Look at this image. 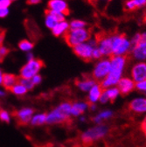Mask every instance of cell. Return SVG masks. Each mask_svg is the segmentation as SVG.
I'll return each instance as SVG.
<instances>
[{
	"instance_id": "cell-1",
	"label": "cell",
	"mask_w": 146,
	"mask_h": 147,
	"mask_svg": "<svg viewBox=\"0 0 146 147\" xmlns=\"http://www.w3.org/2000/svg\"><path fill=\"white\" fill-rule=\"evenodd\" d=\"M109 61H110V71H109L107 77L100 83L103 89L117 85L119 80L123 76L124 69L127 65L126 56H116V55H113V56L109 58Z\"/></svg>"
},
{
	"instance_id": "cell-2",
	"label": "cell",
	"mask_w": 146,
	"mask_h": 147,
	"mask_svg": "<svg viewBox=\"0 0 146 147\" xmlns=\"http://www.w3.org/2000/svg\"><path fill=\"white\" fill-rule=\"evenodd\" d=\"M72 102H63L46 113L47 124H59L68 121L71 117Z\"/></svg>"
},
{
	"instance_id": "cell-3",
	"label": "cell",
	"mask_w": 146,
	"mask_h": 147,
	"mask_svg": "<svg viewBox=\"0 0 146 147\" xmlns=\"http://www.w3.org/2000/svg\"><path fill=\"white\" fill-rule=\"evenodd\" d=\"M108 131L109 128L107 125L103 123L96 124L94 127L87 129L81 134V141L86 144H90L104 138L108 134Z\"/></svg>"
},
{
	"instance_id": "cell-4",
	"label": "cell",
	"mask_w": 146,
	"mask_h": 147,
	"mask_svg": "<svg viewBox=\"0 0 146 147\" xmlns=\"http://www.w3.org/2000/svg\"><path fill=\"white\" fill-rule=\"evenodd\" d=\"M112 36V56H127L132 48L131 40L123 34H113Z\"/></svg>"
},
{
	"instance_id": "cell-5",
	"label": "cell",
	"mask_w": 146,
	"mask_h": 147,
	"mask_svg": "<svg viewBox=\"0 0 146 147\" xmlns=\"http://www.w3.org/2000/svg\"><path fill=\"white\" fill-rule=\"evenodd\" d=\"M90 38H91L90 31L87 28L69 30L64 35L65 41L71 47H74L83 42H87Z\"/></svg>"
},
{
	"instance_id": "cell-6",
	"label": "cell",
	"mask_w": 146,
	"mask_h": 147,
	"mask_svg": "<svg viewBox=\"0 0 146 147\" xmlns=\"http://www.w3.org/2000/svg\"><path fill=\"white\" fill-rule=\"evenodd\" d=\"M97 47L96 39H89L87 42L81 43L73 47V51L76 56L85 61H93V52Z\"/></svg>"
},
{
	"instance_id": "cell-7",
	"label": "cell",
	"mask_w": 146,
	"mask_h": 147,
	"mask_svg": "<svg viewBox=\"0 0 146 147\" xmlns=\"http://www.w3.org/2000/svg\"><path fill=\"white\" fill-rule=\"evenodd\" d=\"M44 67V62L39 59H32L27 61L20 69V77L23 79H32L34 76L39 75Z\"/></svg>"
},
{
	"instance_id": "cell-8",
	"label": "cell",
	"mask_w": 146,
	"mask_h": 147,
	"mask_svg": "<svg viewBox=\"0 0 146 147\" xmlns=\"http://www.w3.org/2000/svg\"><path fill=\"white\" fill-rule=\"evenodd\" d=\"M110 71V61L108 58L99 60L93 69L92 78L96 82H102L104 80Z\"/></svg>"
},
{
	"instance_id": "cell-9",
	"label": "cell",
	"mask_w": 146,
	"mask_h": 147,
	"mask_svg": "<svg viewBox=\"0 0 146 147\" xmlns=\"http://www.w3.org/2000/svg\"><path fill=\"white\" fill-rule=\"evenodd\" d=\"M96 40H97V47L102 56L111 57L112 56V36L102 35L96 38Z\"/></svg>"
},
{
	"instance_id": "cell-10",
	"label": "cell",
	"mask_w": 146,
	"mask_h": 147,
	"mask_svg": "<svg viewBox=\"0 0 146 147\" xmlns=\"http://www.w3.org/2000/svg\"><path fill=\"white\" fill-rule=\"evenodd\" d=\"M131 78L135 83L146 80V61H137L131 67Z\"/></svg>"
},
{
	"instance_id": "cell-11",
	"label": "cell",
	"mask_w": 146,
	"mask_h": 147,
	"mask_svg": "<svg viewBox=\"0 0 146 147\" xmlns=\"http://www.w3.org/2000/svg\"><path fill=\"white\" fill-rule=\"evenodd\" d=\"M34 109L30 107H24L20 109L17 110L14 116L20 124L22 125H27L30 123V121L34 115Z\"/></svg>"
},
{
	"instance_id": "cell-12",
	"label": "cell",
	"mask_w": 146,
	"mask_h": 147,
	"mask_svg": "<svg viewBox=\"0 0 146 147\" xmlns=\"http://www.w3.org/2000/svg\"><path fill=\"white\" fill-rule=\"evenodd\" d=\"M120 91L117 88L116 86L110 87L108 88H104L102 90V93L101 95V97L99 99V102L102 104H106L109 102H114L117 99V97L120 96Z\"/></svg>"
},
{
	"instance_id": "cell-13",
	"label": "cell",
	"mask_w": 146,
	"mask_h": 147,
	"mask_svg": "<svg viewBox=\"0 0 146 147\" xmlns=\"http://www.w3.org/2000/svg\"><path fill=\"white\" fill-rule=\"evenodd\" d=\"M116 87L119 89L121 95L127 96V95L131 94V92L135 89L136 83L134 82V81L131 77H124V76H122L119 80Z\"/></svg>"
},
{
	"instance_id": "cell-14",
	"label": "cell",
	"mask_w": 146,
	"mask_h": 147,
	"mask_svg": "<svg viewBox=\"0 0 146 147\" xmlns=\"http://www.w3.org/2000/svg\"><path fill=\"white\" fill-rule=\"evenodd\" d=\"M129 109L136 114L146 113V96H138L134 98L129 103Z\"/></svg>"
},
{
	"instance_id": "cell-15",
	"label": "cell",
	"mask_w": 146,
	"mask_h": 147,
	"mask_svg": "<svg viewBox=\"0 0 146 147\" xmlns=\"http://www.w3.org/2000/svg\"><path fill=\"white\" fill-rule=\"evenodd\" d=\"M47 9L54 11H58L65 16L68 15L70 11L66 0H49L47 3Z\"/></svg>"
},
{
	"instance_id": "cell-16",
	"label": "cell",
	"mask_w": 146,
	"mask_h": 147,
	"mask_svg": "<svg viewBox=\"0 0 146 147\" xmlns=\"http://www.w3.org/2000/svg\"><path fill=\"white\" fill-rule=\"evenodd\" d=\"M131 53L137 61H146V41L140 42L133 47Z\"/></svg>"
},
{
	"instance_id": "cell-17",
	"label": "cell",
	"mask_w": 146,
	"mask_h": 147,
	"mask_svg": "<svg viewBox=\"0 0 146 147\" xmlns=\"http://www.w3.org/2000/svg\"><path fill=\"white\" fill-rule=\"evenodd\" d=\"M103 88H102L100 83H96L90 90L87 92V102L89 104H96L99 102L101 95L102 93Z\"/></svg>"
},
{
	"instance_id": "cell-18",
	"label": "cell",
	"mask_w": 146,
	"mask_h": 147,
	"mask_svg": "<svg viewBox=\"0 0 146 147\" xmlns=\"http://www.w3.org/2000/svg\"><path fill=\"white\" fill-rule=\"evenodd\" d=\"M89 103L87 102L78 101L75 102H73L71 106V117H79L82 116L87 109H88Z\"/></svg>"
},
{
	"instance_id": "cell-19",
	"label": "cell",
	"mask_w": 146,
	"mask_h": 147,
	"mask_svg": "<svg viewBox=\"0 0 146 147\" xmlns=\"http://www.w3.org/2000/svg\"><path fill=\"white\" fill-rule=\"evenodd\" d=\"M113 116H114L113 110L104 109V110H102V111L98 112L97 114H96L92 117V120L96 124H102V123H103V122L110 119Z\"/></svg>"
},
{
	"instance_id": "cell-20",
	"label": "cell",
	"mask_w": 146,
	"mask_h": 147,
	"mask_svg": "<svg viewBox=\"0 0 146 147\" xmlns=\"http://www.w3.org/2000/svg\"><path fill=\"white\" fill-rule=\"evenodd\" d=\"M19 80H20L19 76L13 75V74H4L2 86H3L4 89L11 90V88L17 82H19Z\"/></svg>"
},
{
	"instance_id": "cell-21",
	"label": "cell",
	"mask_w": 146,
	"mask_h": 147,
	"mask_svg": "<svg viewBox=\"0 0 146 147\" xmlns=\"http://www.w3.org/2000/svg\"><path fill=\"white\" fill-rule=\"evenodd\" d=\"M69 31V23L66 20L58 22L52 29V32L55 37H61L65 35Z\"/></svg>"
},
{
	"instance_id": "cell-22",
	"label": "cell",
	"mask_w": 146,
	"mask_h": 147,
	"mask_svg": "<svg viewBox=\"0 0 146 147\" xmlns=\"http://www.w3.org/2000/svg\"><path fill=\"white\" fill-rule=\"evenodd\" d=\"M97 82H96L93 78H83L81 80H79L76 82V86L77 88L82 91V92H87L90 90V88H92Z\"/></svg>"
},
{
	"instance_id": "cell-23",
	"label": "cell",
	"mask_w": 146,
	"mask_h": 147,
	"mask_svg": "<svg viewBox=\"0 0 146 147\" xmlns=\"http://www.w3.org/2000/svg\"><path fill=\"white\" fill-rule=\"evenodd\" d=\"M46 123V113H37L32 116L30 123L32 126H40Z\"/></svg>"
},
{
	"instance_id": "cell-24",
	"label": "cell",
	"mask_w": 146,
	"mask_h": 147,
	"mask_svg": "<svg viewBox=\"0 0 146 147\" xmlns=\"http://www.w3.org/2000/svg\"><path fill=\"white\" fill-rule=\"evenodd\" d=\"M12 94H14L15 96H25L27 92H28V90L19 82H17L11 88V90H10Z\"/></svg>"
},
{
	"instance_id": "cell-25",
	"label": "cell",
	"mask_w": 146,
	"mask_h": 147,
	"mask_svg": "<svg viewBox=\"0 0 146 147\" xmlns=\"http://www.w3.org/2000/svg\"><path fill=\"white\" fill-rule=\"evenodd\" d=\"M45 14H46L45 15V25H46V26L47 28L52 30L54 27V26H55L58 23V21L56 20V18H54L47 10L46 11Z\"/></svg>"
},
{
	"instance_id": "cell-26",
	"label": "cell",
	"mask_w": 146,
	"mask_h": 147,
	"mask_svg": "<svg viewBox=\"0 0 146 147\" xmlns=\"http://www.w3.org/2000/svg\"><path fill=\"white\" fill-rule=\"evenodd\" d=\"M33 43L28 40H23L19 43V48L22 51V52H26V53H29L33 49Z\"/></svg>"
},
{
	"instance_id": "cell-27",
	"label": "cell",
	"mask_w": 146,
	"mask_h": 147,
	"mask_svg": "<svg viewBox=\"0 0 146 147\" xmlns=\"http://www.w3.org/2000/svg\"><path fill=\"white\" fill-rule=\"evenodd\" d=\"M87 23L81 20H74L69 23V30L86 28Z\"/></svg>"
},
{
	"instance_id": "cell-28",
	"label": "cell",
	"mask_w": 146,
	"mask_h": 147,
	"mask_svg": "<svg viewBox=\"0 0 146 147\" xmlns=\"http://www.w3.org/2000/svg\"><path fill=\"white\" fill-rule=\"evenodd\" d=\"M110 1L111 0H90L91 4L95 5L100 11L103 10Z\"/></svg>"
},
{
	"instance_id": "cell-29",
	"label": "cell",
	"mask_w": 146,
	"mask_h": 147,
	"mask_svg": "<svg viewBox=\"0 0 146 147\" xmlns=\"http://www.w3.org/2000/svg\"><path fill=\"white\" fill-rule=\"evenodd\" d=\"M0 121L5 123H10L11 121V114L5 109H0Z\"/></svg>"
},
{
	"instance_id": "cell-30",
	"label": "cell",
	"mask_w": 146,
	"mask_h": 147,
	"mask_svg": "<svg viewBox=\"0 0 146 147\" xmlns=\"http://www.w3.org/2000/svg\"><path fill=\"white\" fill-rule=\"evenodd\" d=\"M19 82H20V83H21L28 91L33 89V88L35 87V86L33 85V83L32 82L31 79H23V78H20Z\"/></svg>"
},
{
	"instance_id": "cell-31",
	"label": "cell",
	"mask_w": 146,
	"mask_h": 147,
	"mask_svg": "<svg viewBox=\"0 0 146 147\" xmlns=\"http://www.w3.org/2000/svg\"><path fill=\"white\" fill-rule=\"evenodd\" d=\"M135 89H137V91L140 92V93L143 94L146 96V80H143L140 82L136 83Z\"/></svg>"
},
{
	"instance_id": "cell-32",
	"label": "cell",
	"mask_w": 146,
	"mask_h": 147,
	"mask_svg": "<svg viewBox=\"0 0 146 147\" xmlns=\"http://www.w3.org/2000/svg\"><path fill=\"white\" fill-rule=\"evenodd\" d=\"M124 8H125V10L129 11H132L137 9L136 5H135L133 0H127L124 4Z\"/></svg>"
},
{
	"instance_id": "cell-33",
	"label": "cell",
	"mask_w": 146,
	"mask_h": 147,
	"mask_svg": "<svg viewBox=\"0 0 146 147\" xmlns=\"http://www.w3.org/2000/svg\"><path fill=\"white\" fill-rule=\"evenodd\" d=\"M31 81H32V82L33 83L34 86H38V85H40V84L41 83V82H42V76L39 74V75L34 76L31 79Z\"/></svg>"
},
{
	"instance_id": "cell-34",
	"label": "cell",
	"mask_w": 146,
	"mask_h": 147,
	"mask_svg": "<svg viewBox=\"0 0 146 147\" xmlns=\"http://www.w3.org/2000/svg\"><path fill=\"white\" fill-rule=\"evenodd\" d=\"M133 1H134V3L136 5L137 9L142 8V7L146 5V0H133Z\"/></svg>"
},
{
	"instance_id": "cell-35",
	"label": "cell",
	"mask_w": 146,
	"mask_h": 147,
	"mask_svg": "<svg viewBox=\"0 0 146 147\" xmlns=\"http://www.w3.org/2000/svg\"><path fill=\"white\" fill-rule=\"evenodd\" d=\"M11 4V0H0V8H9Z\"/></svg>"
},
{
	"instance_id": "cell-36",
	"label": "cell",
	"mask_w": 146,
	"mask_h": 147,
	"mask_svg": "<svg viewBox=\"0 0 146 147\" xmlns=\"http://www.w3.org/2000/svg\"><path fill=\"white\" fill-rule=\"evenodd\" d=\"M9 12H10L9 8H0V18L7 17Z\"/></svg>"
},
{
	"instance_id": "cell-37",
	"label": "cell",
	"mask_w": 146,
	"mask_h": 147,
	"mask_svg": "<svg viewBox=\"0 0 146 147\" xmlns=\"http://www.w3.org/2000/svg\"><path fill=\"white\" fill-rule=\"evenodd\" d=\"M0 52H1V54L3 55V57L5 58L7 56V54L9 53V49L5 46H1L0 47Z\"/></svg>"
},
{
	"instance_id": "cell-38",
	"label": "cell",
	"mask_w": 146,
	"mask_h": 147,
	"mask_svg": "<svg viewBox=\"0 0 146 147\" xmlns=\"http://www.w3.org/2000/svg\"><path fill=\"white\" fill-rule=\"evenodd\" d=\"M5 31L0 29V47L3 46V42L5 40Z\"/></svg>"
},
{
	"instance_id": "cell-39",
	"label": "cell",
	"mask_w": 146,
	"mask_h": 147,
	"mask_svg": "<svg viewBox=\"0 0 146 147\" xmlns=\"http://www.w3.org/2000/svg\"><path fill=\"white\" fill-rule=\"evenodd\" d=\"M41 1L42 0H27V4L34 5H38V4L41 3Z\"/></svg>"
},
{
	"instance_id": "cell-40",
	"label": "cell",
	"mask_w": 146,
	"mask_h": 147,
	"mask_svg": "<svg viewBox=\"0 0 146 147\" xmlns=\"http://www.w3.org/2000/svg\"><path fill=\"white\" fill-rule=\"evenodd\" d=\"M140 37H141V42L146 41V32H140Z\"/></svg>"
},
{
	"instance_id": "cell-41",
	"label": "cell",
	"mask_w": 146,
	"mask_h": 147,
	"mask_svg": "<svg viewBox=\"0 0 146 147\" xmlns=\"http://www.w3.org/2000/svg\"><path fill=\"white\" fill-rule=\"evenodd\" d=\"M26 59H27V61H32V59H34V57H33V54H32L31 52L27 53V54H26Z\"/></svg>"
},
{
	"instance_id": "cell-42",
	"label": "cell",
	"mask_w": 146,
	"mask_h": 147,
	"mask_svg": "<svg viewBox=\"0 0 146 147\" xmlns=\"http://www.w3.org/2000/svg\"><path fill=\"white\" fill-rule=\"evenodd\" d=\"M5 95H6L5 89H4V88H0V98H2V97L5 96Z\"/></svg>"
},
{
	"instance_id": "cell-43",
	"label": "cell",
	"mask_w": 146,
	"mask_h": 147,
	"mask_svg": "<svg viewBox=\"0 0 146 147\" xmlns=\"http://www.w3.org/2000/svg\"><path fill=\"white\" fill-rule=\"evenodd\" d=\"M88 109L90 110H92V111H96V110L97 109V106L96 104H89V107Z\"/></svg>"
},
{
	"instance_id": "cell-44",
	"label": "cell",
	"mask_w": 146,
	"mask_h": 147,
	"mask_svg": "<svg viewBox=\"0 0 146 147\" xmlns=\"http://www.w3.org/2000/svg\"><path fill=\"white\" fill-rule=\"evenodd\" d=\"M3 76H4V74L0 68V86H2V83H3Z\"/></svg>"
},
{
	"instance_id": "cell-45",
	"label": "cell",
	"mask_w": 146,
	"mask_h": 147,
	"mask_svg": "<svg viewBox=\"0 0 146 147\" xmlns=\"http://www.w3.org/2000/svg\"><path fill=\"white\" fill-rule=\"evenodd\" d=\"M79 120H80L81 122H85V121H86V118H85L84 117L81 116V117H79Z\"/></svg>"
},
{
	"instance_id": "cell-46",
	"label": "cell",
	"mask_w": 146,
	"mask_h": 147,
	"mask_svg": "<svg viewBox=\"0 0 146 147\" xmlns=\"http://www.w3.org/2000/svg\"><path fill=\"white\" fill-rule=\"evenodd\" d=\"M4 59H5V58L3 57V55L1 54V52H0V62H2Z\"/></svg>"
},
{
	"instance_id": "cell-47",
	"label": "cell",
	"mask_w": 146,
	"mask_h": 147,
	"mask_svg": "<svg viewBox=\"0 0 146 147\" xmlns=\"http://www.w3.org/2000/svg\"><path fill=\"white\" fill-rule=\"evenodd\" d=\"M11 2H13V1H16V0H11Z\"/></svg>"
}]
</instances>
